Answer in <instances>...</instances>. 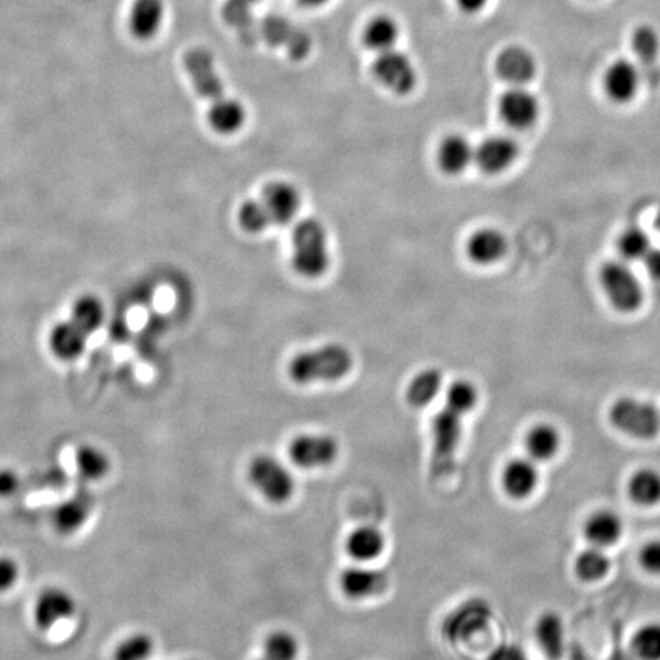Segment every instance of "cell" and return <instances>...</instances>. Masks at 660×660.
I'll list each match as a JSON object with an SVG mask.
<instances>
[{"label":"cell","mask_w":660,"mask_h":660,"mask_svg":"<svg viewBox=\"0 0 660 660\" xmlns=\"http://www.w3.org/2000/svg\"><path fill=\"white\" fill-rule=\"evenodd\" d=\"M353 369L352 352L343 344H326L297 353L289 361L288 375L294 384L335 382L346 378Z\"/></svg>","instance_id":"1"},{"label":"cell","mask_w":660,"mask_h":660,"mask_svg":"<svg viewBox=\"0 0 660 660\" xmlns=\"http://www.w3.org/2000/svg\"><path fill=\"white\" fill-rule=\"evenodd\" d=\"M291 263L305 279H318L330 266L329 239L320 220L303 219L292 231Z\"/></svg>","instance_id":"2"},{"label":"cell","mask_w":660,"mask_h":660,"mask_svg":"<svg viewBox=\"0 0 660 660\" xmlns=\"http://www.w3.org/2000/svg\"><path fill=\"white\" fill-rule=\"evenodd\" d=\"M465 415L445 405L431 422V474L436 479L450 476L456 466L457 450L462 440Z\"/></svg>","instance_id":"3"},{"label":"cell","mask_w":660,"mask_h":660,"mask_svg":"<svg viewBox=\"0 0 660 660\" xmlns=\"http://www.w3.org/2000/svg\"><path fill=\"white\" fill-rule=\"evenodd\" d=\"M599 283L616 311L631 314L641 308L644 288L638 275L625 260L605 262L599 271Z\"/></svg>","instance_id":"4"},{"label":"cell","mask_w":660,"mask_h":660,"mask_svg":"<svg viewBox=\"0 0 660 660\" xmlns=\"http://www.w3.org/2000/svg\"><path fill=\"white\" fill-rule=\"evenodd\" d=\"M613 427L639 440L654 439L660 433V410L653 402L622 396L609 411Z\"/></svg>","instance_id":"5"},{"label":"cell","mask_w":660,"mask_h":660,"mask_svg":"<svg viewBox=\"0 0 660 660\" xmlns=\"http://www.w3.org/2000/svg\"><path fill=\"white\" fill-rule=\"evenodd\" d=\"M248 479L272 505H285L295 492V479L288 466L271 454H259L251 460Z\"/></svg>","instance_id":"6"},{"label":"cell","mask_w":660,"mask_h":660,"mask_svg":"<svg viewBox=\"0 0 660 660\" xmlns=\"http://www.w3.org/2000/svg\"><path fill=\"white\" fill-rule=\"evenodd\" d=\"M288 456L301 470H318L332 465L340 456V444L324 433H303L289 442Z\"/></svg>","instance_id":"7"},{"label":"cell","mask_w":660,"mask_h":660,"mask_svg":"<svg viewBox=\"0 0 660 660\" xmlns=\"http://www.w3.org/2000/svg\"><path fill=\"white\" fill-rule=\"evenodd\" d=\"M491 605L482 598H471L453 610L442 624V635L451 644L470 641L491 621Z\"/></svg>","instance_id":"8"},{"label":"cell","mask_w":660,"mask_h":660,"mask_svg":"<svg viewBox=\"0 0 660 660\" xmlns=\"http://www.w3.org/2000/svg\"><path fill=\"white\" fill-rule=\"evenodd\" d=\"M77 612L75 596L63 586H46L37 593L33 604V621L43 633L69 621Z\"/></svg>","instance_id":"9"},{"label":"cell","mask_w":660,"mask_h":660,"mask_svg":"<svg viewBox=\"0 0 660 660\" xmlns=\"http://www.w3.org/2000/svg\"><path fill=\"white\" fill-rule=\"evenodd\" d=\"M372 71L376 80L396 95H408L418 85L415 65L407 54L395 48L378 54Z\"/></svg>","instance_id":"10"},{"label":"cell","mask_w":660,"mask_h":660,"mask_svg":"<svg viewBox=\"0 0 660 660\" xmlns=\"http://www.w3.org/2000/svg\"><path fill=\"white\" fill-rule=\"evenodd\" d=\"M184 68L190 77L191 85L204 100L213 103L217 98L224 97V80L220 77L216 60L208 49L191 48L185 52Z\"/></svg>","instance_id":"11"},{"label":"cell","mask_w":660,"mask_h":660,"mask_svg":"<svg viewBox=\"0 0 660 660\" xmlns=\"http://www.w3.org/2000/svg\"><path fill=\"white\" fill-rule=\"evenodd\" d=\"M94 497L89 491H77L51 509L49 521L52 529L62 537L78 534L88 525L94 512Z\"/></svg>","instance_id":"12"},{"label":"cell","mask_w":660,"mask_h":660,"mask_svg":"<svg viewBox=\"0 0 660 660\" xmlns=\"http://www.w3.org/2000/svg\"><path fill=\"white\" fill-rule=\"evenodd\" d=\"M499 114L512 129H529L540 117V103L525 86H512L500 97Z\"/></svg>","instance_id":"13"},{"label":"cell","mask_w":660,"mask_h":660,"mask_svg":"<svg viewBox=\"0 0 660 660\" xmlns=\"http://www.w3.org/2000/svg\"><path fill=\"white\" fill-rule=\"evenodd\" d=\"M263 207L268 213L271 225H286L297 216L300 210V191L286 181H272L265 185L260 195Z\"/></svg>","instance_id":"14"},{"label":"cell","mask_w":660,"mask_h":660,"mask_svg":"<svg viewBox=\"0 0 660 660\" xmlns=\"http://www.w3.org/2000/svg\"><path fill=\"white\" fill-rule=\"evenodd\" d=\"M389 575L381 569L352 566L340 575V587L347 598L355 601L375 598L389 589Z\"/></svg>","instance_id":"15"},{"label":"cell","mask_w":660,"mask_h":660,"mask_svg":"<svg viewBox=\"0 0 660 660\" xmlns=\"http://www.w3.org/2000/svg\"><path fill=\"white\" fill-rule=\"evenodd\" d=\"M520 153L517 141L509 136L494 135L483 140L476 147L474 162L486 175H500L514 164Z\"/></svg>","instance_id":"16"},{"label":"cell","mask_w":660,"mask_h":660,"mask_svg":"<svg viewBox=\"0 0 660 660\" xmlns=\"http://www.w3.org/2000/svg\"><path fill=\"white\" fill-rule=\"evenodd\" d=\"M540 473L534 460L515 457L506 463L502 471L503 491L514 500L529 499L537 491Z\"/></svg>","instance_id":"17"},{"label":"cell","mask_w":660,"mask_h":660,"mask_svg":"<svg viewBox=\"0 0 660 660\" xmlns=\"http://www.w3.org/2000/svg\"><path fill=\"white\" fill-rule=\"evenodd\" d=\"M497 75L511 86H526L537 74V62L528 49L511 46L495 60Z\"/></svg>","instance_id":"18"},{"label":"cell","mask_w":660,"mask_h":660,"mask_svg":"<svg viewBox=\"0 0 660 660\" xmlns=\"http://www.w3.org/2000/svg\"><path fill=\"white\" fill-rule=\"evenodd\" d=\"M641 72L630 60H616L604 75V89L615 103H628L638 94Z\"/></svg>","instance_id":"19"},{"label":"cell","mask_w":660,"mask_h":660,"mask_svg":"<svg viewBox=\"0 0 660 660\" xmlns=\"http://www.w3.org/2000/svg\"><path fill=\"white\" fill-rule=\"evenodd\" d=\"M165 19L164 0H133L129 11V30L141 42L155 39Z\"/></svg>","instance_id":"20"},{"label":"cell","mask_w":660,"mask_h":660,"mask_svg":"<svg viewBox=\"0 0 660 660\" xmlns=\"http://www.w3.org/2000/svg\"><path fill=\"white\" fill-rule=\"evenodd\" d=\"M508 240L502 231L495 228H482L474 231L466 242V254L471 262L480 266L494 265L505 257Z\"/></svg>","instance_id":"21"},{"label":"cell","mask_w":660,"mask_h":660,"mask_svg":"<svg viewBox=\"0 0 660 660\" xmlns=\"http://www.w3.org/2000/svg\"><path fill=\"white\" fill-rule=\"evenodd\" d=\"M583 532L584 537L592 546L605 549L621 540L624 523L615 511L599 509V511L592 512L584 521Z\"/></svg>","instance_id":"22"},{"label":"cell","mask_w":660,"mask_h":660,"mask_svg":"<svg viewBox=\"0 0 660 660\" xmlns=\"http://www.w3.org/2000/svg\"><path fill=\"white\" fill-rule=\"evenodd\" d=\"M476 149L462 135H450L439 144L437 149V165L445 175H460L474 161Z\"/></svg>","instance_id":"23"},{"label":"cell","mask_w":660,"mask_h":660,"mask_svg":"<svg viewBox=\"0 0 660 660\" xmlns=\"http://www.w3.org/2000/svg\"><path fill=\"white\" fill-rule=\"evenodd\" d=\"M88 335L72 320L55 324L49 334V347L59 360L74 361L85 352Z\"/></svg>","instance_id":"24"},{"label":"cell","mask_w":660,"mask_h":660,"mask_svg":"<svg viewBox=\"0 0 660 660\" xmlns=\"http://www.w3.org/2000/svg\"><path fill=\"white\" fill-rule=\"evenodd\" d=\"M77 476L86 483H98L109 476L112 470L109 454L94 444L78 445L74 453Z\"/></svg>","instance_id":"25"},{"label":"cell","mask_w":660,"mask_h":660,"mask_svg":"<svg viewBox=\"0 0 660 660\" xmlns=\"http://www.w3.org/2000/svg\"><path fill=\"white\" fill-rule=\"evenodd\" d=\"M207 118L214 132L220 135H233L245 124L246 110L236 98L224 95L211 103Z\"/></svg>","instance_id":"26"},{"label":"cell","mask_w":660,"mask_h":660,"mask_svg":"<svg viewBox=\"0 0 660 660\" xmlns=\"http://www.w3.org/2000/svg\"><path fill=\"white\" fill-rule=\"evenodd\" d=\"M385 549V535L375 526L353 529L346 540L347 554L358 563H369L381 557Z\"/></svg>","instance_id":"27"},{"label":"cell","mask_w":660,"mask_h":660,"mask_svg":"<svg viewBox=\"0 0 660 660\" xmlns=\"http://www.w3.org/2000/svg\"><path fill=\"white\" fill-rule=\"evenodd\" d=\"M525 448L529 459L547 462L554 459L561 448V434L552 424L540 422L531 427L525 436Z\"/></svg>","instance_id":"28"},{"label":"cell","mask_w":660,"mask_h":660,"mask_svg":"<svg viewBox=\"0 0 660 660\" xmlns=\"http://www.w3.org/2000/svg\"><path fill=\"white\" fill-rule=\"evenodd\" d=\"M534 635L535 641L549 659L563 656L566 648V630L563 619L557 613L549 612L541 615L535 624Z\"/></svg>","instance_id":"29"},{"label":"cell","mask_w":660,"mask_h":660,"mask_svg":"<svg viewBox=\"0 0 660 660\" xmlns=\"http://www.w3.org/2000/svg\"><path fill=\"white\" fill-rule=\"evenodd\" d=\"M444 387V375L437 369L419 372L408 384L405 399L413 408H425L439 396Z\"/></svg>","instance_id":"30"},{"label":"cell","mask_w":660,"mask_h":660,"mask_svg":"<svg viewBox=\"0 0 660 660\" xmlns=\"http://www.w3.org/2000/svg\"><path fill=\"white\" fill-rule=\"evenodd\" d=\"M628 495L631 502L644 508L660 505V471L656 468H641L628 480Z\"/></svg>","instance_id":"31"},{"label":"cell","mask_w":660,"mask_h":660,"mask_svg":"<svg viewBox=\"0 0 660 660\" xmlns=\"http://www.w3.org/2000/svg\"><path fill=\"white\" fill-rule=\"evenodd\" d=\"M399 39V25L393 17L376 16L367 23L363 31V42L370 51H390Z\"/></svg>","instance_id":"32"},{"label":"cell","mask_w":660,"mask_h":660,"mask_svg":"<svg viewBox=\"0 0 660 660\" xmlns=\"http://www.w3.org/2000/svg\"><path fill=\"white\" fill-rule=\"evenodd\" d=\"M155 648V639L147 631H132L117 642L112 660H150Z\"/></svg>","instance_id":"33"},{"label":"cell","mask_w":660,"mask_h":660,"mask_svg":"<svg viewBox=\"0 0 660 660\" xmlns=\"http://www.w3.org/2000/svg\"><path fill=\"white\" fill-rule=\"evenodd\" d=\"M71 320L91 337L100 329L104 321V306L100 298L94 295H83L72 306Z\"/></svg>","instance_id":"34"},{"label":"cell","mask_w":660,"mask_h":660,"mask_svg":"<svg viewBox=\"0 0 660 660\" xmlns=\"http://www.w3.org/2000/svg\"><path fill=\"white\" fill-rule=\"evenodd\" d=\"M610 560L601 547L590 546L584 549L575 561V573L586 583L602 580L610 570Z\"/></svg>","instance_id":"35"},{"label":"cell","mask_w":660,"mask_h":660,"mask_svg":"<svg viewBox=\"0 0 660 660\" xmlns=\"http://www.w3.org/2000/svg\"><path fill=\"white\" fill-rule=\"evenodd\" d=\"M300 642L288 630H275L266 636L262 654L256 660H297Z\"/></svg>","instance_id":"36"},{"label":"cell","mask_w":660,"mask_h":660,"mask_svg":"<svg viewBox=\"0 0 660 660\" xmlns=\"http://www.w3.org/2000/svg\"><path fill=\"white\" fill-rule=\"evenodd\" d=\"M619 256L625 262H642L647 256L651 246L650 236L642 228L628 227L619 234L616 242Z\"/></svg>","instance_id":"37"},{"label":"cell","mask_w":660,"mask_h":660,"mask_svg":"<svg viewBox=\"0 0 660 660\" xmlns=\"http://www.w3.org/2000/svg\"><path fill=\"white\" fill-rule=\"evenodd\" d=\"M631 648L639 660H660V622H647L631 639Z\"/></svg>","instance_id":"38"},{"label":"cell","mask_w":660,"mask_h":660,"mask_svg":"<svg viewBox=\"0 0 660 660\" xmlns=\"http://www.w3.org/2000/svg\"><path fill=\"white\" fill-rule=\"evenodd\" d=\"M477 402H479V392L476 385L466 379L454 381L445 393V405L465 416L476 408Z\"/></svg>","instance_id":"39"},{"label":"cell","mask_w":660,"mask_h":660,"mask_svg":"<svg viewBox=\"0 0 660 660\" xmlns=\"http://www.w3.org/2000/svg\"><path fill=\"white\" fill-rule=\"evenodd\" d=\"M237 220H239L240 228L250 234H260L266 228L272 227L271 220L260 199L243 202L237 211Z\"/></svg>","instance_id":"40"},{"label":"cell","mask_w":660,"mask_h":660,"mask_svg":"<svg viewBox=\"0 0 660 660\" xmlns=\"http://www.w3.org/2000/svg\"><path fill=\"white\" fill-rule=\"evenodd\" d=\"M631 49L642 62H653L659 54V34L651 26H639L631 36Z\"/></svg>","instance_id":"41"},{"label":"cell","mask_w":660,"mask_h":660,"mask_svg":"<svg viewBox=\"0 0 660 660\" xmlns=\"http://www.w3.org/2000/svg\"><path fill=\"white\" fill-rule=\"evenodd\" d=\"M20 575L19 561L11 555H0V595L11 592L19 583Z\"/></svg>","instance_id":"42"},{"label":"cell","mask_w":660,"mask_h":660,"mask_svg":"<svg viewBox=\"0 0 660 660\" xmlns=\"http://www.w3.org/2000/svg\"><path fill=\"white\" fill-rule=\"evenodd\" d=\"M639 563L645 572L660 576V538L647 541L639 552Z\"/></svg>","instance_id":"43"},{"label":"cell","mask_w":660,"mask_h":660,"mask_svg":"<svg viewBox=\"0 0 660 660\" xmlns=\"http://www.w3.org/2000/svg\"><path fill=\"white\" fill-rule=\"evenodd\" d=\"M22 489V477L10 466H0V500L13 499Z\"/></svg>","instance_id":"44"},{"label":"cell","mask_w":660,"mask_h":660,"mask_svg":"<svg viewBox=\"0 0 660 660\" xmlns=\"http://www.w3.org/2000/svg\"><path fill=\"white\" fill-rule=\"evenodd\" d=\"M486 660H528V656L518 645L502 644L495 647Z\"/></svg>","instance_id":"45"},{"label":"cell","mask_w":660,"mask_h":660,"mask_svg":"<svg viewBox=\"0 0 660 660\" xmlns=\"http://www.w3.org/2000/svg\"><path fill=\"white\" fill-rule=\"evenodd\" d=\"M642 262H644L648 274H650L654 280H660V250H657V248H651Z\"/></svg>","instance_id":"46"},{"label":"cell","mask_w":660,"mask_h":660,"mask_svg":"<svg viewBox=\"0 0 660 660\" xmlns=\"http://www.w3.org/2000/svg\"><path fill=\"white\" fill-rule=\"evenodd\" d=\"M43 477H45L46 482H48V485L51 486V488H60V486H65L66 480H68L65 471L60 470V468H52V466L46 470V473L43 474Z\"/></svg>","instance_id":"47"},{"label":"cell","mask_w":660,"mask_h":660,"mask_svg":"<svg viewBox=\"0 0 660 660\" xmlns=\"http://www.w3.org/2000/svg\"><path fill=\"white\" fill-rule=\"evenodd\" d=\"M456 4L463 13L477 14L486 7L488 0H456Z\"/></svg>","instance_id":"48"},{"label":"cell","mask_w":660,"mask_h":660,"mask_svg":"<svg viewBox=\"0 0 660 660\" xmlns=\"http://www.w3.org/2000/svg\"><path fill=\"white\" fill-rule=\"evenodd\" d=\"M329 0H298V4L306 8H318L326 5Z\"/></svg>","instance_id":"49"},{"label":"cell","mask_w":660,"mask_h":660,"mask_svg":"<svg viewBox=\"0 0 660 660\" xmlns=\"http://www.w3.org/2000/svg\"><path fill=\"white\" fill-rule=\"evenodd\" d=\"M230 2H234V4L237 5H242V7L250 8L253 7L254 4H257L259 0H230Z\"/></svg>","instance_id":"50"},{"label":"cell","mask_w":660,"mask_h":660,"mask_svg":"<svg viewBox=\"0 0 660 660\" xmlns=\"http://www.w3.org/2000/svg\"><path fill=\"white\" fill-rule=\"evenodd\" d=\"M654 225H656L657 231L660 233V208L657 210L656 217H654Z\"/></svg>","instance_id":"51"},{"label":"cell","mask_w":660,"mask_h":660,"mask_svg":"<svg viewBox=\"0 0 660 660\" xmlns=\"http://www.w3.org/2000/svg\"><path fill=\"white\" fill-rule=\"evenodd\" d=\"M187 660H193V659H187Z\"/></svg>","instance_id":"52"}]
</instances>
